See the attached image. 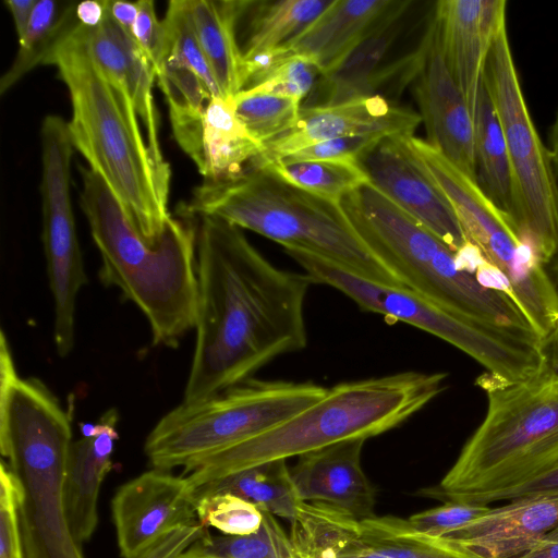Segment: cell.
Here are the masks:
<instances>
[{
	"label": "cell",
	"mask_w": 558,
	"mask_h": 558,
	"mask_svg": "<svg viewBox=\"0 0 558 558\" xmlns=\"http://www.w3.org/2000/svg\"><path fill=\"white\" fill-rule=\"evenodd\" d=\"M545 354V368L542 375L558 379V323L549 336L543 343Z\"/></svg>",
	"instance_id": "cell-46"
},
{
	"label": "cell",
	"mask_w": 558,
	"mask_h": 558,
	"mask_svg": "<svg viewBox=\"0 0 558 558\" xmlns=\"http://www.w3.org/2000/svg\"><path fill=\"white\" fill-rule=\"evenodd\" d=\"M81 207L99 251V278L146 317L154 345L177 348L197 311V228L171 218L158 241L146 239L98 174L80 167Z\"/></svg>",
	"instance_id": "cell-3"
},
{
	"label": "cell",
	"mask_w": 558,
	"mask_h": 558,
	"mask_svg": "<svg viewBox=\"0 0 558 558\" xmlns=\"http://www.w3.org/2000/svg\"><path fill=\"white\" fill-rule=\"evenodd\" d=\"M313 381L247 379L165 414L144 452L154 469L187 465L276 427L325 397Z\"/></svg>",
	"instance_id": "cell-10"
},
{
	"label": "cell",
	"mask_w": 558,
	"mask_h": 558,
	"mask_svg": "<svg viewBox=\"0 0 558 558\" xmlns=\"http://www.w3.org/2000/svg\"><path fill=\"white\" fill-rule=\"evenodd\" d=\"M286 461H269L229 474L196 488L195 497L198 499L209 494L229 493L247 500L262 511L291 522L303 501Z\"/></svg>",
	"instance_id": "cell-27"
},
{
	"label": "cell",
	"mask_w": 558,
	"mask_h": 558,
	"mask_svg": "<svg viewBox=\"0 0 558 558\" xmlns=\"http://www.w3.org/2000/svg\"><path fill=\"white\" fill-rule=\"evenodd\" d=\"M420 113L374 95L347 102L302 107L295 125L275 138L250 167L284 158L316 143L365 134L413 135Z\"/></svg>",
	"instance_id": "cell-17"
},
{
	"label": "cell",
	"mask_w": 558,
	"mask_h": 558,
	"mask_svg": "<svg viewBox=\"0 0 558 558\" xmlns=\"http://www.w3.org/2000/svg\"><path fill=\"white\" fill-rule=\"evenodd\" d=\"M487 410L437 486L421 494L472 502L512 488L558 463V379L517 384L487 373L476 379Z\"/></svg>",
	"instance_id": "cell-8"
},
{
	"label": "cell",
	"mask_w": 558,
	"mask_h": 558,
	"mask_svg": "<svg viewBox=\"0 0 558 558\" xmlns=\"http://www.w3.org/2000/svg\"><path fill=\"white\" fill-rule=\"evenodd\" d=\"M133 39L157 72L165 48L162 21L158 20L155 2L138 0V15L133 29Z\"/></svg>",
	"instance_id": "cell-40"
},
{
	"label": "cell",
	"mask_w": 558,
	"mask_h": 558,
	"mask_svg": "<svg viewBox=\"0 0 558 558\" xmlns=\"http://www.w3.org/2000/svg\"><path fill=\"white\" fill-rule=\"evenodd\" d=\"M196 514L202 524L223 535H247L259 529L264 511L229 493H215L196 499Z\"/></svg>",
	"instance_id": "cell-35"
},
{
	"label": "cell",
	"mask_w": 558,
	"mask_h": 558,
	"mask_svg": "<svg viewBox=\"0 0 558 558\" xmlns=\"http://www.w3.org/2000/svg\"><path fill=\"white\" fill-rule=\"evenodd\" d=\"M232 100L239 119L264 146L291 130L302 108L294 98L255 89H243Z\"/></svg>",
	"instance_id": "cell-32"
},
{
	"label": "cell",
	"mask_w": 558,
	"mask_h": 558,
	"mask_svg": "<svg viewBox=\"0 0 558 558\" xmlns=\"http://www.w3.org/2000/svg\"><path fill=\"white\" fill-rule=\"evenodd\" d=\"M421 43L423 57L413 83L427 142L476 180L474 119L446 65L433 16Z\"/></svg>",
	"instance_id": "cell-15"
},
{
	"label": "cell",
	"mask_w": 558,
	"mask_h": 558,
	"mask_svg": "<svg viewBox=\"0 0 558 558\" xmlns=\"http://www.w3.org/2000/svg\"><path fill=\"white\" fill-rule=\"evenodd\" d=\"M203 180L241 174L265 150L235 113L232 98L211 97L203 119Z\"/></svg>",
	"instance_id": "cell-24"
},
{
	"label": "cell",
	"mask_w": 558,
	"mask_h": 558,
	"mask_svg": "<svg viewBox=\"0 0 558 558\" xmlns=\"http://www.w3.org/2000/svg\"><path fill=\"white\" fill-rule=\"evenodd\" d=\"M365 440L348 439L298 457L290 472L300 499L356 519L375 517L376 492L362 468Z\"/></svg>",
	"instance_id": "cell-19"
},
{
	"label": "cell",
	"mask_w": 558,
	"mask_h": 558,
	"mask_svg": "<svg viewBox=\"0 0 558 558\" xmlns=\"http://www.w3.org/2000/svg\"><path fill=\"white\" fill-rule=\"evenodd\" d=\"M75 4L71 2L62 7L54 0H37L26 33L19 41L16 56L0 78L1 95L44 64L54 47L80 24Z\"/></svg>",
	"instance_id": "cell-29"
},
{
	"label": "cell",
	"mask_w": 558,
	"mask_h": 558,
	"mask_svg": "<svg viewBox=\"0 0 558 558\" xmlns=\"http://www.w3.org/2000/svg\"><path fill=\"white\" fill-rule=\"evenodd\" d=\"M284 252L313 283L337 289L363 311L403 322L448 342L501 381H529L544 371L543 342L536 336L457 316L408 288L375 282L310 253Z\"/></svg>",
	"instance_id": "cell-9"
},
{
	"label": "cell",
	"mask_w": 558,
	"mask_h": 558,
	"mask_svg": "<svg viewBox=\"0 0 558 558\" xmlns=\"http://www.w3.org/2000/svg\"><path fill=\"white\" fill-rule=\"evenodd\" d=\"M408 136L383 138L360 163L373 186L459 253L470 243L447 198L411 150Z\"/></svg>",
	"instance_id": "cell-14"
},
{
	"label": "cell",
	"mask_w": 558,
	"mask_h": 558,
	"mask_svg": "<svg viewBox=\"0 0 558 558\" xmlns=\"http://www.w3.org/2000/svg\"><path fill=\"white\" fill-rule=\"evenodd\" d=\"M72 418L56 397L14 365L0 371V451L22 485L25 558H85L69 526L64 480Z\"/></svg>",
	"instance_id": "cell-5"
},
{
	"label": "cell",
	"mask_w": 558,
	"mask_h": 558,
	"mask_svg": "<svg viewBox=\"0 0 558 558\" xmlns=\"http://www.w3.org/2000/svg\"><path fill=\"white\" fill-rule=\"evenodd\" d=\"M385 137L387 136L383 134H365L329 140L304 147L279 160H352L360 162Z\"/></svg>",
	"instance_id": "cell-38"
},
{
	"label": "cell",
	"mask_w": 558,
	"mask_h": 558,
	"mask_svg": "<svg viewBox=\"0 0 558 558\" xmlns=\"http://www.w3.org/2000/svg\"><path fill=\"white\" fill-rule=\"evenodd\" d=\"M547 148L558 195V110L556 111L553 123L549 126ZM550 264L554 265L553 269L558 276V257H556Z\"/></svg>",
	"instance_id": "cell-47"
},
{
	"label": "cell",
	"mask_w": 558,
	"mask_h": 558,
	"mask_svg": "<svg viewBox=\"0 0 558 558\" xmlns=\"http://www.w3.org/2000/svg\"><path fill=\"white\" fill-rule=\"evenodd\" d=\"M558 526V493L522 497L490 509L441 537L482 558H517Z\"/></svg>",
	"instance_id": "cell-20"
},
{
	"label": "cell",
	"mask_w": 558,
	"mask_h": 558,
	"mask_svg": "<svg viewBox=\"0 0 558 558\" xmlns=\"http://www.w3.org/2000/svg\"><path fill=\"white\" fill-rule=\"evenodd\" d=\"M447 376L410 371L337 384L296 415L187 465L181 475L196 489L265 462L377 436L399 426L439 396L446 389Z\"/></svg>",
	"instance_id": "cell-4"
},
{
	"label": "cell",
	"mask_w": 558,
	"mask_h": 558,
	"mask_svg": "<svg viewBox=\"0 0 558 558\" xmlns=\"http://www.w3.org/2000/svg\"><path fill=\"white\" fill-rule=\"evenodd\" d=\"M64 83L74 146L100 177L128 217L149 241H158L170 219L171 169L148 146L140 119L108 82L87 48L78 24L49 53Z\"/></svg>",
	"instance_id": "cell-2"
},
{
	"label": "cell",
	"mask_w": 558,
	"mask_h": 558,
	"mask_svg": "<svg viewBox=\"0 0 558 558\" xmlns=\"http://www.w3.org/2000/svg\"><path fill=\"white\" fill-rule=\"evenodd\" d=\"M254 167H265L291 185L337 204L369 183L361 163L352 160H275Z\"/></svg>",
	"instance_id": "cell-30"
},
{
	"label": "cell",
	"mask_w": 558,
	"mask_h": 558,
	"mask_svg": "<svg viewBox=\"0 0 558 558\" xmlns=\"http://www.w3.org/2000/svg\"><path fill=\"white\" fill-rule=\"evenodd\" d=\"M22 485L5 461L0 464V558H25L19 507Z\"/></svg>",
	"instance_id": "cell-36"
},
{
	"label": "cell",
	"mask_w": 558,
	"mask_h": 558,
	"mask_svg": "<svg viewBox=\"0 0 558 558\" xmlns=\"http://www.w3.org/2000/svg\"><path fill=\"white\" fill-rule=\"evenodd\" d=\"M474 142L477 183L488 198L512 219L513 186L506 140L485 86L474 116Z\"/></svg>",
	"instance_id": "cell-28"
},
{
	"label": "cell",
	"mask_w": 558,
	"mask_h": 558,
	"mask_svg": "<svg viewBox=\"0 0 558 558\" xmlns=\"http://www.w3.org/2000/svg\"><path fill=\"white\" fill-rule=\"evenodd\" d=\"M197 558H293L289 533L275 515L264 511L258 530L247 535H211L208 533L187 551Z\"/></svg>",
	"instance_id": "cell-31"
},
{
	"label": "cell",
	"mask_w": 558,
	"mask_h": 558,
	"mask_svg": "<svg viewBox=\"0 0 558 558\" xmlns=\"http://www.w3.org/2000/svg\"><path fill=\"white\" fill-rule=\"evenodd\" d=\"M558 493V463L512 488L481 498L475 504L490 505L522 497Z\"/></svg>",
	"instance_id": "cell-41"
},
{
	"label": "cell",
	"mask_w": 558,
	"mask_h": 558,
	"mask_svg": "<svg viewBox=\"0 0 558 558\" xmlns=\"http://www.w3.org/2000/svg\"><path fill=\"white\" fill-rule=\"evenodd\" d=\"M403 15L364 39L335 70L322 74L302 107L338 105L374 96L376 75L401 32Z\"/></svg>",
	"instance_id": "cell-25"
},
{
	"label": "cell",
	"mask_w": 558,
	"mask_h": 558,
	"mask_svg": "<svg viewBox=\"0 0 558 558\" xmlns=\"http://www.w3.org/2000/svg\"><path fill=\"white\" fill-rule=\"evenodd\" d=\"M290 523L294 558H482L393 515L356 519L324 504L303 502Z\"/></svg>",
	"instance_id": "cell-13"
},
{
	"label": "cell",
	"mask_w": 558,
	"mask_h": 558,
	"mask_svg": "<svg viewBox=\"0 0 558 558\" xmlns=\"http://www.w3.org/2000/svg\"><path fill=\"white\" fill-rule=\"evenodd\" d=\"M37 0H7L5 7L11 13L17 41H20L26 33L31 16Z\"/></svg>",
	"instance_id": "cell-44"
},
{
	"label": "cell",
	"mask_w": 558,
	"mask_h": 558,
	"mask_svg": "<svg viewBox=\"0 0 558 558\" xmlns=\"http://www.w3.org/2000/svg\"><path fill=\"white\" fill-rule=\"evenodd\" d=\"M209 533L199 520L174 526L156 536L128 558H181Z\"/></svg>",
	"instance_id": "cell-39"
},
{
	"label": "cell",
	"mask_w": 558,
	"mask_h": 558,
	"mask_svg": "<svg viewBox=\"0 0 558 558\" xmlns=\"http://www.w3.org/2000/svg\"><path fill=\"white\" fill-rule=\"evenodd\" d=\"M293 558H294V556H293Z\"/></svg>",
	"instance_id": "cell-49"
},
{
	"label": "cell",
	"mask_w": 558,
	"mask_h": 558,
	"mask_svg": "<svg viewBox=\"0 0 558 558\" xmlns=\"http://www.w3.org/2000/svg\"><path fill=\"white\" fill-rule=\"evenodd\" d=\"M40 145L43 244L53 299V339L63 357L74 347L76 298L87 283L71 199L74 146L68 122L57 114L46 116Z\"/></svg>",
	"instance_id": "cell-12"
},
{
	"label": "cell",
	"mask_w": 558,
	"mask_h": 558,
	"mask_svg": "<svg viewBox=\"0 0 558 558\" xmlns=\"http://www.w3.org/2000/svg\"><path fill=\"white\" fill-rule=\"evenodd\" d=\"M412 1L333 0L282 50L312 59L322 74L335 70L364 39L403 15Z\"/></svg>",
	"instance_id": "cell-21"
},
{
	"label": "cell",
	"mask_w": 558,
	"mask_h": 558,
	"mask_svg": "<svg viewBox=\"0 0 558 558\" xmlns=\"http://www.w3.org/2000/svg\"><path fill=\"white\" fill-rule=\"evenodd\" d=\"M517 558H558V526Z\"/></svg>",
	"instance_id": "cell-45"
},
{
	"label": "cell",
	"mask_w": 558,
	"mask_h": 558,
	"mask_svg": "<svg viewBox=\"0 0 558 558\" xmlns=\"http://www.w3.org/2000/svg\"><path fill=\"white\" fill-rule=\"evenodd\" d=\"M181 210L192 217L219 218L284 250L303 251L360 277L405 288L365 246L340 204L295 187L265 167L203 180Z\"/></svg>",
	"instance_id": "cell-6"
},
{
	"label": "cell",
	"mask_w": 558,
	"mask_h": 558,
	"mask_svg": "<svg viewBox=\"0 0 558 558\" xmlns=\"http://www.w3.org/2000/svg\"><path fill=\"white\" fill-rule=\"evenodd\" d=\"M320 76L316 63L300 54L280 56L244 89L291 97L303 102Z\"/></svg>",
	"instance_id": "cell-34"
},
{
	"label": "cell",
	"mask_w": 558,
	"mask_h": 558,
	"mask_svg": "<svg viewBox=\"0 0 558 558\" xmlns=\"http://www.w3.org/2000/svg\"><path fill=\"white\" fill-rule=\"evenodd\" d=\"M181 558H197V557L191 556L187 553H185Z\"/></svg>",
	"instance_id": "cell-48"
},
{
	"label": "cell",
	"mask_w": 558,
	"mask_h": 558,
	"mask_svg": "<svg viewBox=\"0 0 558 558\" xmlns=\"http://www.w3.org/2000/svg\"><path fill=\"white\" fill-rule=\"evenodd\" d=\"M161 21L165 32L162 59L168 58L189 68L202 80L213 97H222L194 31L186 0L170 1Z\"/></svg>",
	"instance_id": "cell-33"
},
{
	"label": "cell",
	"mask_w": 558,
	"mask_h": 558,
	"mask_svg": "<svg viewBox=\"0 0 558 558\" xmlns=\"http://www.w3.org/2000/svg\"><path fill=\"white\" fill-rule=\"evenodd\" d=\"M118 413L110 409L96 424H81L83 437L72 442L64 480V507L71 533L78 545L88 542L98 525L101 484L112 469L119 438Z\"/></svg>",
	"instance_id": "cell-22"
},
{
	"label": "cell",
	"mask_w": 558,
	"mask_h": 558,
	"mask_svg": "<svg viewBox=\"0 0 558 558\" xmlns=\"http://www.w3.org/2000/svg\"><path fill=\"white\" fill-rule=\"evenodd\" d=\"M505 0H440L434 3L439 45L446 65L475 116L488 51L507 25Z\"/></svg>",
	"instance_id": "cell-18"
},
{
	"label": "cell",
	"mask_w": 558,
	"mask_h": 558,
	"mask_svg": "<svg viewBox=\"0 0 558 558\" xmlns=\"http://www.w3.org/2000/svg\"><path fill=\"white\" fill-rule=\"evenodd\" d=\"M107 11L109 19L133 39V29L138 15V1L107 0Z\"/></svg>",
	"instance_id": "cell-42"
},
{
	"label": "cell",
	"mask_w": 558,
	"mask_h": 558,
	"mask_svg": "<svg viewBox=\"0 0 558 558\" xmlns=\"http://www.w3.org/2000/svg\"><path fill=\"white\" fill-rule=\"evenodd\" d=\"M111 514L122 558L161 533L197 521L195 488L183 475L154 469L121 485Z\"/></svg>",
	"instance_id": "cell-16"
},
{
	"label": "cell",
	"mask_w": 558,
	"mask_h": 558,
	"mask_svg": "<svg viewBox=\"0 0 558 558\" xmlns=\"http://www.w3.org/2000/svg\"><path fill=\"white\" fill-rule=\"evenodd\" d=\"M192 217V216H191ZM197 218L195 348L182 403L251 379L272 360L307 343L305 274L278 268L242 229Z\"/></svg>",
	"instance_id": "cell-1"
},
{
	"label": "cell",
	"mask_w": 558,
	"mask_h": 558,
	"mask_svg": "<svg viewBox=\"0 0 558 558\" xmlns=\"http://www.w3.org/2000/svg\"><path fill=\"white\" fill-rule=\"evenodd\" d=\"M340 206L365 246L405 288L457 316L537 336L506 290L485 283L458 253L371 183L343 197Z\"/></svg>",
	"instance_id": "cell-7"
},
{
	"label": "cell",
	"mask_w": 558,
	"mask_h": 558,
	"mask_svg": "<svg viewBox=\"0 0 558 558\" xmlns=\"http://www.w3.org/2000/svg\"><path fill=\"white\" fill-rule=\"evenodd\" d=\"M76 19L83 27L94 28L101 25L108 16L107 0H86L76 2Z\"/></svg>",
	"instance_id": "cell-43"
},
{
	"label": "cell",
	"mask_w": 558,
	"mask_h": 558,
	"mask_svg": "<svg viewBox=\"0 0 558 558\" xmlns=\"http://www.w3.org/2000/svg\"><path fill=\"white\" fill-rule=\"evenodd\" d=\"M483 83L506 140L513 186L512 221L548 265L558 257V195L548 148L525 101L507 25L493 40Z\"/></svg>",
	"instance_id": "cell-11"
},
{
	"label": "cell",
	"mask_w": 558,
	"mask_h": 558,
	"mask_svg": "<svg viewBox=\"0 0 558 558\" xmlns=\"http://www.w3.org/2000/svg\"><path fill=\"white\" fill-rule=\"evenodd\" d=\"M490 509L488 505L447 501L411 515L408 521L417 532L441 538L465 526Z\"/></svg>",
	"instance_id": "cell-37"
},
{
	"label": "cell",
	"mask_w": 558,
	"mask_h": 558,
	"mask_svg": "<svg viewBox=\"0 0 558 558\" xmlns=\"http://www.w3.org/2000/svg\"><path fill=\"white\" fill-rule=\"evenodd\" d=\"M245 1L186 0L199 45L222 98H233L244 88L243 57L238 22Z\"/></svg>",
	"instance_id": "cell-23"
},
{
	"label": "cell",
	"mask_w": 558,
	"mask_h": 558,
	"mask_svg": "<svg viewBox=\"0 0 558 558\" xmlns=\"http://www.w3.org/2000/svg\"><path fill=\"white\" fill-rule=\"evenodd\" d=\"M333 0L247 1L246 40L241 46L243 62L281 50L317 20Z\"/></svg>",
	"instance_id": "cell-26"
}]
</instances>
